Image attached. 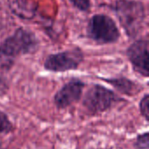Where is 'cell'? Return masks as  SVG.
<instances>
[{
    "label": "cell",
    "mask_w": 149,
    "mask_h": 149,
    "mask_svg": "<svg viewBox=\"0 0 149 149\" xmlns=\"http://www.w3.org/2000/svg\"><path fill=\"white\" fill-rule=\"evenodd\" d=\"M115 11L127 35L134 36L141 29L145 19L143 4L131 0H119Z\"/></svg>",
    "instance_id": "6da1fadb"
},
{
    "label": "cell",
    "mask_w": 149,
    "mask_h": 149,
    "mask_svg": "<svg viewBox=\"0 0 149 149\" xmlns=\"http://www.w3.org/2000/svg\"><path fill=\"white\" fill-rule=\"evenodd\" d=\"M37 46L38 39L35 35L29 31L19 28L0 44V55L16 57L27 54L35 51Z\"/></svg>",
    "instance_id": "7a4b0ae2"
},
{
    "label": "cell",
    "mask_w": 149,
    "mask_h": 149,
    "mask_svg": "<svg viewBox=\"0 0 149 149\" xmlns=\"http://www.w3.org/2000/svg\"><path fill=\"white\" fill-rule=\"evenodd\" d=\"M88 36L100 44H108L117 41L120 38V31L115 22L108 16L95 15L88 24Z\"/></svg>",
    "instance_id": "3957f363"
},
{
    "label": "cell",
    "mask_w": 149,
    "mask_h": 149,
    "mask_svg": "<svg viewBox=\"0 0 149 149\" xmlns=\"http://www.w3.org/2000/svg\"><path fill=\"white\" fill-rule=\"evenodd\" d=\"M118 100L119 98L111 90L95 85L86 93L83 105L91 113L96 114L111 108Z\"/></svg>",
    "instance_id": "277c9868"
},
{
    "label": "cell",
    "mask_w": 149,
    "mask_h": 149,
    "mask_svg": "<svg viewBox=\"0 0 149 149\" xmlns=\"http://www.w3.org/2000/svg\"><path fill=\"white\" fill-rule=\"evenodd\" d=\"M83 59L80 50H69L63 52L49 55L44 64L46 70L56 72H62L78 68Z\"/></svg>",
    "instance_id": "5b68a950"
},
{
    "label": "cell",
    "mask_w": 149,
    "mask_h": 149,
    "mask_svg": "<svg viewBox=\"0 0 149 149\" xmlns=\"http://www.w3.org/2000/svg\"><path fill=\"white\" fill-rule=\"evenodd\" d=\"M127 56L134 71L144 77H148V41L134 42L127 49Z\"/></svg>",
    "instance_id": "8992f818"
},
{
    "label": "cell",
    "mask_w": 149,
    "mask_h": 149,
    "mask_svg": "<svg viewBox=\"0 0 149 149\" xmlns=\"http://www.w3.org/2000/svg\"><path fill=\"white\" fill-rule=\"evenodd\" d=\"M85 84L80 80H72L65 84L55 95L54 103L58 108H66L77 102L82 94Z\"/></svg>",
    "instance_id": "52a82bcc"
},
{
    "label": "cell",
    "mask_w": 149,
    "mask_h": 149,
    "mask_svg": "<svg viewBox=\"0 0 149 149\" xmlns=\"http://www.w3.org/2000/svg\"><path fill=\"white\" fill-rule=\"evenodd\" d=\"M10 6L12 11L22 18L30 19L34 16L35 8L28 0H10Z\"/></svg>",
    "instance_id": "ba28073f"
},
{
    "label": "cell",
    "mask_w": 149,
    "mask_h": 149,
    "mask_svg": "<svg viewBox=\"0 0 149 149\" xmlns=\"http://www.w3.org/2000/svg\"><path fill=\"white\" fill-rule=\"evenodd\" d=\"M110 82L114 87H116L120 92L132 95L137 92V85L129 79L121 78V79H108L107 80Z\"/></svg>",
    "instance_id": "9c48e42d"
},
{
    "label": "cell",
    "mask_w": 149,
    "mask_h": 149,
    "mask_svg": "<svg viewBox=\"0 0 149 149\" xmlns=\"http://www.w3.org/2000/svg\"><path fill=\"white\" fill-rule=\"evenodd\" d=\"M11 123L6 114L0 111V134L9 133L11 130Z\"/></svg>",
    "instance_id": "30bf717a"
},
{
    "label": "cell",
    "mask_w": 149,
    "mask_h": 149,
    "mask_svg": "<svg viewBox=\"0 0 149 149\" xmlns=\"http://www.w3.org/2000/svg\"><path fill=\"white\" fill-rule=\"evenodd\" d=\"M140 110H141V115L145 118V120L148 121V120L149 116V96L148 94H146L141 103H140Z\"/></svg>",
    "instance_id": "8fae6325"
},
{
    "label": "cell",
    "mask_w": 149,
    "mask_h": 149,
    "mask_svg": "<svg viewBox=\"0 0 149 149\" xmlns=\"http://www.w3.org/2000/svg\"><path fill=\"white\" fill-rule=\"evenodd\" d=\"M148 134L145 133L137 137L135 141V147L138 149H148L149 141Z\"/></svg>",
    "instance_id": "7c38bea8"
},
{
    "label": "cell",
    "mask_w": 149,
    "mask_h": 149,
    "mask_svg": "<svg viewBox=\"0 0 149 149\" xmlns=\"http://www.w3.org/2000/svg\"><path fill=\"white\" fill-rule=\"evenodd\" d=\"M70 2L79 10H88L90 7V0H70Z\"/></svg>",
    "instance_id": "4fadbf2b"
},
{
    "label": "cell",
    "mask_w": 149,
    "mask_h": 149,
    "mask_svg": "<svg viewBox=\"0 0 149 149\" xmlns=\"http://www.w3.org/2000/svg\"><path fill=\"white\" fill-rule=\"evenodd\" d=\"M8 89V86L6 81L0 76V96L3 95Z\"/></svg>",
    "instance_id": "5bb4252c"
},
{
    "label": "cell",
    "mask_w": 149,
    "mask_h": 149,
    "mask_svg": "<svg viewBox=\"0 0 149 149\" xmlns=\"http://www.w3.org/2000/svg\"><path fill=\"white\" fill-rule=\"evenodd\" d=\"M0 149H3V148H2V146H1V144H0Z\"/></svg>",
    "instance_id": "9a60e30c"
}]
</instances>
